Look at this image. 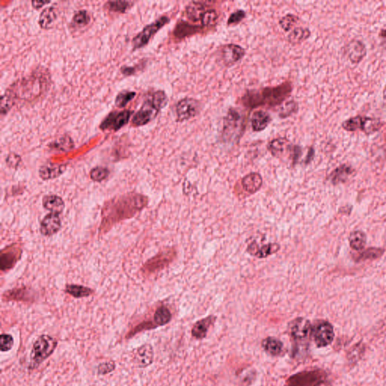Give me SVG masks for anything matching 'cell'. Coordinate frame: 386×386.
Listing matches in <instances>:
<instances>
[{
	"label": "cell",
	"mask_w": 386,
	"mask_h": 386,
	"mask_svg": "<svg viewBox=\"0 0 386 386\" xmlns=\"http://www.w3.org/2000/svg\"><path fill=\"white\" fill-rule=\"evenodd\" d=\"M216 317L214 315H209L206 318H202L199 321H196L193 325L192 336L197 340H202L205 338L208 334V329L214 324Z\"/></svg>",
	"instance_id": "7402d4cb"
},
{
	"label": "cell",
	"mask_w": 386,
	"mask_h": 386,
	"mask_svg": "<svg viewBox=\"0 0 386 386\" xmlns=\"http://www.w3.org/2000/svg\"><path fill=\"white\" fill-rule=\"evenodd\" d=\"M42 205L45 209L56 214H60L65 208V204L62 198L56 195L45 196L42 199Z\"/></svg>",
	"instance_id": "4316f807"
},
{
	"label": "cell",
	"mask_w": 386,
	"mask_h": 386,
	"mask_svg": "<svg viewBox=\"0 0 386 386\" xmlns=\"http://www.w3.org/2000/svg\"><path fill=\"white\" fill-rule=\"evenodd\" d=\"M291 92V83L285 81L277 86L247 91L241 97V102L244 106L251 109L261 106L272 107L282 105Z\"/></svg>",
	"instance_id": "7a4b0ae2"
},
{
	"label": "cell",
	"mask_w": 386,
	"mask_h": 386,
	"mask_svg": "<svg viewBox=\"0 0 386 386\" xmlns=\"http://www.w3.org/2000/svg\"><path fill=\"white\" fill-rule=\"evenodd\" d=\"M20 161H21V158L20 155L15 153H9L6 159V164L12 169H17L19 166Z\"/></svg>",
	"instance_id": "c3c4849f"
},
{
	"label": "cell",
	"mask_w": 386,
	"mask_h": 386,
	"mask_svg": "<svg viewBox=\"0 0 386 386\" xmlns=\"http://www.w3.org/2000/svg\"><path fill=\"white\" fill-rule=\"evenodd\" d=\"M315 386H332V385L328 381L321 380L318 383L315 384Z\"/></svg>",
	"instance_id": "f5cc1de1"
},
{
	"label": "cell",
	"mask_w": 386,
	"mask_h": 386,
	"mask_svg": "<svg viewBox=\"0 0 386 386\" xmlns=\"http://www.w3.org/2000/svg\"><path fill=\"white\" fill-rule=\"evenodd\" d=\"M171 21L170 18L163 15L160 17L158 19L155 20L153 23L144 26V29L136 34L134 39H132V48L133 51L141 49L144 48L146 45H148L150 39L161 29L167 25Z\"/></svg>",
	"instance_id": "52a82bcc"
},
{
	"label": "cell",
	"mask_w": 386,
	"mask_h": 386,
	"mask_svg": "<svg viewBox=\"0 0 386 386\" xmlns=\"http://www.w3.org/2000/svg\"><path fill=\"white\" fill-rule=\"evenodd\" d=\"M61 221L59 214L50 213L41 222L40 232L45 236H51L61 230Z\"/></svg>",
	"instance_id": "ac0fdd59"
},
{
	"label": "cell",
	"mask_w": 386,
	"mask_h": 386,
	"mask_svg": "<svg viewBox=\"0 0 386 386\" xmlns=\"http://www.w3.org/2000/svg\"><path fill=\"white\" fill-rule=\"evenodd\" d=\"M9 249V247H7L6 250L2 251L1 257H0V266H1L2 271L12 269L21 256L22 251L18 247L15 249L14 246H11L10 249Z\"/></svg>",
	"instance_id": "d6986e66"
},
{
	"label": "cell",
	"mask_w": 386,
	"mask_h": 386,
	"mask_svg": "<svg viewBox=\"0 0 386 386\" xmlns=\"http://www.w3.org/2000/svg\"><path fill=\"white\" fill-rule=\"evenodd\" d=\"M90 21V14L87 10L81 9V10L78 11L74 14L70 24L73 26V27L81 28L87 26Z\"/></svg>",
	"instance_id": "74e56055"
},
{
	"label": "cell",
	"mask_w": 386,
	"mask_h": 386,
	"mask_svg": "<svg viewBox=\"0 0 386 386\" xmlns=\"http://www.w3.org/2000/svg\"><path fill=\"white\" fill-rule=\"evenodd\" d=\"M48 147L51 150L59 152H69L74 149L75 144L73 139L67 134L61 136L56 141H52L48 144Z\"/></svg>",
	"instance_id": "4dcf8cb0"
},
{
	"label": "cell",
	"mask_w": 386,
	"mask_h": 386,
	"mask_svg": "<svg viewBox=\"0 0 386 386\" xmlns=\"http://www.w3.org/2000/svg\"><path fill=\"white\" fill-rule=\"evenodd\" d=\"M263 183V177L257 172H251L241 179L243 189L251 195L258 192L261 189Z\"/></svg>",
	"instance_id": "44dd1931"
},
{
	"label": "cell",
	"mask_w": 386,
	"mask_h": 386,
	"mask_svg": "<svg viewBox=\"0 0 386 386\" xmlns=\"http://www.w3.org/2000/svg\"><path fill=\"white\" fill-rule=\"evenodd\" d=\"M312 332V326L309 320L297 318L290 324V334L295 340H304Z\"/></svg>",
	"instance_id": "9a60e30c"
},
{
	"label": "cell",
	"mask_w": 386,
	"mask_h": 386,
	"mask_svg": "<svg viewBox=\"0 0 386 386\" xmlns=\"http://www.w3.org/2000/svg\"><path fill=\"white\" fill-rule=\"evenodd\" d=\"M58 14L54 6L45 8L41 12L39 18V25L42 29L48 30L51 27L56 19Z\"/></svg>",
	"instance_id": "f1b7e54d"
},
{
	"label": "cell",
	"mask_w": 386,
	"mask_h": 386,
	"mask_svg": "<svg viewBox=\"0 0 386 386\" xmlns=\"http://www.w3.org/2000/svg\"><path fill=\"white\" fill-rule=\"evenodd\" d=\"M133 115L134 111L131 109L113 111L103 119L99 128L101 131H119L130 122Z\"/></svg>",
	"instance_id": "ba28073f"
},
{
	"label": "cell",
	"mask_w": 386,
	"mask_h": 386,
	"mask_svg": "<svg viewBox=\"0 0 386 386\" xmlns=\"http://www.w3.org/2000/svg\"><path fill=\"white\" fill-rule=\"evenodd\" d=\"M65 292L75 298L88 297L93 294L94 290L87 287L78 285H67Z\"/></svg>",
	"instance_id": "d590c367"
},
{
	"label": "cell",
	"mask_w": 386,
	"mask_h": 386,
	"mask_svg": "<svg viewBox=\"0 0 386 386\" xmlns=\"http://www.w3.org/2000/svg\"><path fill=\"white\" fill-rule=\"evenodd\" d=\"M200 102L193 97L181 99L176 104L177 122H183L196 117L200 111Z\"/></svg>",
	"instance_id": "30bf717a"
},
{
	"label": "cell",
	"mask_w": 386,
	"mask_h": 386,
	"mask_svg": "<svg viewBox=\"0 0 386 386\" xmlns=\"http://www.w3.org/2000/svg\"><path fill=\"white\" fill-rule=\"evenodd\" d=\"M323 378L320 370H311L296 373L287 381L288 386H312L318 383Z\"/></svg>",
	"instance_id": "7c38bea8"
},
{
	"label": "cell",
	"mask_w": 386,
	"mask_h": 386,
	"mask_svg": "<svg viewBox=\"0 0 386 386\" xmlns=\"http://www.w3.org/2000/svg\"><path fill=\"white\" fill-rule=\"evenodd\" d=\"M290 144L289 140L286 137H279L271 140L268 144L267 149L269 153L274 157L279 158L285 153V151H290Z\"/></svg>",
	"instance_id": "d4e9b609"
},
{
	"label": "cell",
	"mask_w": 386,
	"mask_h": 386,
	"mask_svg": "<svg viewBox=\"0 0 386 386\" xmlns=\"http://www.w3.org/2000/svg\"><path fill=\"white\" fill-rule=\"evenodd\" d=\"M310 36L311 31L309 28L297 26V27L293 28L291 31H290L287 39L290 43L295 45V44L301 43V42L307 40Z\"/></svg>",
	"instance_id": "1f68e13d"
},
{
	"label": "cell",
	"mask_w": 386,
	"mask_h": 386,
	"mask_svg": "<svg viewBox=\"0 0 386 386\" xmlns=\"http://www.w3.org/2000/svg\"><path fill=\"white\" fill-rule=\"evenodd\" d=\"M384 251L382 249H376V247H370L359 254L357 260H375L379 258L383 254Z\"/></svg>",
	"instance_id": "ee69618b"
},
{
	"label": "cell",
	"mask_w": 386,
	"mask_h": 386,
	"mask_svg": "<svg viewBox=\"0 0 386 386\" xmlns=\"http://www.w3.org/2000/svg\"><path fill=\"white\" fill-rule=\"evenodd\" d=\"M367 47L363 42L353 39L345 46L344 53L352 64H359L367 56Z\"/></svg>",
	"instance_id": "5bb4252c"
},
{
	"label": "cell",
	"mask_w": 386,
	"mask_h": 386,
	"mask_svg": "<svg viewBox=\"0 0 386 386\" xmlns=\"http://www.w3.org/2000/svg\"><path fill=\"white\" fill-rule=\"evenodd\" d=\"M58 346L56 338L48 335H41L34 342L31 353V362L28 369L37 368L47 359L54 353Z\"/></svg>",
	"instance_id": "5b68a950"
},
{
	"label": "cell",
	"mask_w": 386,
	"mask_h": 386,
	"mask_svg": "<svg viewBox=\"0 0 386 386\" xmlns=\"http://www.w3.org/2000/svg\"><path fill=\"white\" fill-rule=\"evenodd\" d=\"M203 29L202 26H196V25L189 24L186 21H180L177 23L174 28V36L176 38L183 39L189 36L198 34Z\"/></svg>",
	"instance_id": "484cf974"
},
{
	"label": "cell",
	"mask_w": 386,
	"mask_h": 386,
	"mask_svg": "<svg viewBox=\"0 0 386 386\" xmlns=\"http://www.w3.org/2000/svg\"><path fill=\"white\" fill-rule=\"evenodd\" d=\"M172 319V314L169 308L161 306L155 310L153 321L156 327H161L169 324Z\"/></svg>",
	"instance_id": "d6a6232c"
},
{
	"label": "cell",
	"mask_w": 386,
	"mask_h": 386,
	"mask_svg": "<svg viewBox=\"0 0 386 386\" xmlns=\"http://www.w3.org/2000/svg\"><path fill=\"white\" fill-rule=\"evenodd\" d=\"M245 56V50L237 44H226L221 48V58L227 67H231Z\"/></svg>",
	"instance_id": "4fadbf2b"
},
{
	"label": "cell",
	"mask_w": 386,
	"mask_h": 386,
	"mask_svg": "<svg viewBox=\"0 0 386 386\" xmlns=\"http://www.w3.org/2000/svg\"><path fill=\"white\" fill-rule=\"evenodd\" d=\"M14 345V338L10 334H3L1 335V351H9L12 349Z\"/></svg>",
	"instance_id": "bcb514c9"
},
{
	"label": "cell",
	"mask_w": 386,
	"mask_h": 386,
	"mask_svg": "<svg viewBox=\"0 0 386 386\" xmlns=\"http://www.w3.org/2000/svg\"><path fill=\"white\" fill-rule=\"evenodd\" d=\"M109 171L107 168L97 166L91 170L90 177L93 181L101 182L109 177Z\"/></svg>",
	"instance_id": "7bdbcfd3"
},
{
	"label": "cell",
	"mask_w": 386,
	"mask_h": 386,
	"mask_svg": "<svg viewBox=\"0 0 386 386\" xmlns=\"http://www.w3.org/2000/svg\"><path fill=\"white\" fill-rule=\"evenodd\" d=\"M169 103V97L163 90L150 92L146 96L139 111L133 116L131 125L142 127L148 125L158 116Z\"/></svg>",
	"instance_id": "3957f363"
},
{
	"label": "cell",
	"mask_w": 386,
	"mask_h": 386,
	"mask_svg": "<svg viewBox=\"0 0 386 386\" xmlns=\"http://www.w3.org/2000/svg\"><path fill=\"white\" fill-rule=\"evenodd\" d=\"M271 122L270 114L266 111L258 109L254 111L251 116V123L254 132H261L264 131Z\"/></svg>",
	"instance_id": "ffe728a7"
},
{
	"label": "cell",
	"mask_w": 386,
	"mask_h": 386,
	"mask_svg": "<svg viewBox=\"0 0 386 386\" xmlns=\"http://www.w3.org/2000/svg\"><path fill=\"white\" fill-rule=\"evenodd\" d=\"M116 368L115 362L113 361L101 363L97 367V373L99 375H106L114 371Z\"/></svg>",
	"instance_id": "7dc6e473"
},
{
	"label": "cell",
	"mask_w": 386,
	"mask_h": 386,
	"mask_svg": "<svg viewBox=\"0 0 386 386\" xmlns=\"http://www.w3.org/2000/svg\"><path fill=\"white\" fill-rule=\"evenodd\" d=\"M136 95V92L133 91L122 90L119 92L115 99L116 107L123 109L135 97Z\"/></svg>",
	"instance_id": "f35d334b"
},
{
	"label": "cell",
	"mask_w": 386,
	"mask_h": 386,
	"mask_svg": "<svg viewBox=\"0 0 386 386\" xmlns=\"http://www.w3.org/2000/svg\"><path fill=\"white\" fill-rule=\"evenodd\" d=\"M367 237L363 232L354 231L349 235V244L351 249L355 251H362L366 245Z\"/></svg>",
	"instance_id": "8d00e7d4"
},
{
	"label": "cell",
	"mask_w": 386,
	"mask_h": 386,
	"mask_svg": "<svg viewBox=\"0 0 386 386\" xmlns=\"http://www.w3.org/2000/svg\"><path fill=\"white\" fill-rule=\"evenodd\" d=\"M314 155H315V150H314V149L312 148V147H311V148L309 149V151L308 155H307V159H306V163H307V164H308V163L310 162V161H312V158H313Z\"/></svg>",
	"instance_id": "816d5d0a"
},
{
	"label": "cell",
	"mask_w": 386,
	"mask_h": 386,
	"mask_svg": "<svg viewBox=\"0 0 386 386\" xmlns=\"http://www.w3.org/2000/svg\"><path fill=\"white\" fill-rule=\"evenodd\" d=\"M3 298L7 301H30L31 299V293L26 288H18L5 292Z\"/></svg>",
	"instance_id": "836d02e7"
},
{
	"label": "cell",
	"mask_w": 386,
	"mask_h": 386,
	"mask_svg": "<svg viewBox=\"0 0 386 386\" xmlns=\"http://www.w3.org/2000/svg\"><path fill=\"white\" fill-rule=\"evenodd\" d=\"M354 172V169L351 166H347V164H343V166L337 168L330 174L329 178H330L331 182L334 184H337V183L346 182L352 175Z\"/></svg>",
	"instance_id": "f546056e"
},
{
	"label": "cell",
	"mask_w": 386,
	"mask_h": 386,
	"mask_svg": "<svg viewBox=\"0 0 386 386\" xmlns=\"http://www.w3.org/2000/svg\"><path fill=\"white\" fill-rule=\"evenodd\" d=\"M299 111V105L295 100H289L282 104V107L279 109V117L282 119H286L290 116L297 114Z\"/></svg>",
	"instance_id": "60d3db41"
},
{
	"label": "cell",
	"mask_w": 386,
	"mask_h": 386,
	"mask_svg": "<svg viewBox=\"0 0 386 386\" xmlns=\"http://www.w3.org/2000/svg\"><path fill=\"white\" fill-rule=\"evenodd\" d=\"M154 360V351L153 346L149 343L143 345L136 348L133 362L140 368H145L151 365Z\"/></svg>",
	"instance_id": "2e32d148"
},
{
	"label": "cell",
	"mask_w": 386,
	"mask_h": 386,
	"mask_svg": "<svg viewBox=\"0 0 386 386\" xmlns=\"http://www.w3.org/2000/svg\"><path fill=\"white\" fill-rule=\"evenodd\" d=\"M314 341L318 347H326L331 344L334 339V330L328 321H321L312 327Z\"/></svg>",
	"instance_id": "8fae6325"
},
{
	"label": "cell",
	"mask_w": 386,
	"mask_h": 386,
	"mask_svg": "<svg viewBox=\"0 0 386 386\" xmlns=\"http://www.w3.org/2000/svg\"><path fill=\"white\" fill-rule=\"evenodd\" d=\"M384 125V122L376 118L357 116L349 118L342 123V128L348 132L362 131L366 135L379 131Z\"/></svg>",
	"instance_id": "8992f818"
},
{
	"label": "cell",
	"mask_w": 386,
	"mask_h": 386,
	"mask_svg": "<svg viewBox=\"0 0 386 386\" xmlns=\"http://www.w3.org/2000/svg\"><path fill=\"white\" fill-rule=\"evenodd\" d=\"M262 348L266 354L270 356H279L284 350V344L275 337H269L262 341Z\"/></svg>",
	"instance_id": "83f0119b"
},
{
	"label": "cell",
	"mask_w": 386,
	"mask_h": 386,
	"mask_svg": "<svg viewBox=\"0 0 386 386\" xmlns=\"http://www.w3.org/2000/svg\"><path fill=\"white\" fill-rule=\"evenodd\" d=\"M219 14L216 9H208L205 11L201 19V24L202 27H212L217 23Z\"/></svg>",
	"instance_id": "ab89813d"
},
{
	"label": "cell",
	"mask_w": 386,
	"mask_h": 386,
	"mask_svg": "<svg viewBox=\"0 0 386 386\" xmlns=\"http://www.w3.org/2000/svg\"><path fill=\"white\" fill-rule=\"evenodd\" d=\"M148 202L147 196L136 192H128L113 198L102 208L99 232L106 233L121 221L134 217L147 206Z\"/></svg>",
	"instance_id": "6da1fadb"
},
{
	"label": "cell",
	"mask_w": 386,
	"mask_h": 386,
	"mask_svg": "<svg viewBox=\"0 0 386 386\" xmlns=\"http://www.w3.org/2000/svg\"><path fill=\"white\" fill-rule=\"evenodd\" d=\"M280 249V244L278 243H269L260 247L257 241H254L247 247V252L251 256L262 259L276 254Z\"/></svg>",
	"instance_id": "e0dca14e"
},
{
	"label": "cell",
	"mask_w": 386,
	"mask_h": 386,
	"mask_svg": "<svg viewBox=\"0 0 386 386\" xmlns=\"http://www.w3.org/2000/svg\"><path fill=\"white\" fill-rule=\"evenodd\" d=\"M245 116L236 108L231 107L224 119L222 139L225 142L238 141L245 129Z\"/></svg>",
	"instance_id": "277c9868"
},
{
	"label": "cell",
	"mask_w": 386,
	"mask_h": 386,
	"mask_svg": "<svg viewBox=\"0 0 386 386\" xmlns=\"http://www.w3.org/2000/svg\"><path fill=\"white\" fill-rule=\"evenodd\" d=\"M141 64H137V65L134 66V67H128V66H123L122 68L120 69L121 73L125 76H134L140 70L141 68Z\"/></svg>",
	"instance_id": "681fc988"
},
{
	"label": "cell",
	"mask_w": 386,
	"mask_h": 386,
	"mask_svg": "<svg viewBox=\"0 0 386 386\" xmlns=\"http://www.w3.org/2000/svg\"><path fill=\"white\" fill-rule=\"evenodd\" d=\"M134 6L131 1H108L104 4L105 9L115 13L124 14Z\"/></svg>",
	"instance_id": "e575fe53"
},
{
	"label": "cell",
	"mask_w": 386,
	"mask_h": 386,
	"mask_svg": "<svg viewBox=\"0 0 386 386\" xmlns=\"http://www.w3.org/2000/svg\"><path fill=\"white\" fill-rule=\"evenodd\" d=\"M299 21V17L293 15V14L288 13L279 20V25L285 32H289L293 30V26Z\"/></svg>",
	"instance_id": "b9f144b4"
},
{
	"label": "cell",
	"mask_w": 386,
	"mask_h": 386,
	"mask_svg": "<svg viewBox=\"0 0 386 386\" xmlns=\"http://www.w3.org/2000/svg\"><path fill=\"white\" fill-rule=\"evenodd\" d=\"M49 3H51V1H32L31 2V4H32L33 8H34V9H37V10H38V9H41V8L43 7V6H45V5L49 4Z\"/></svg>",
	"instance_id": "f907efd6"
},
{
	"label": "cell",
	"mask_w": 386,
	"mask_h": 386,
	"mask_svg": "<svg viewBox=\"0 0 386 386\" xmlns=\"http://www.w3.org/2000/svg\"><path fill=\"white\" fill-rule=\"evenodd\" d=\"M67 166L66 164H49L41 166L39 171V175L43 180H53L58 178L61 174L64 173Z\"/></svg>",
	"instance_id": "603a6c76"
},
{
	"label": "cell",
	"mask_w": 386,
	"mask_h": 386,
	"mask_svg": "<svg viewBox=\"0 0 386 386\" xmlns=\"http://www.w3.org/2000/svg\"><path fill=\"white\" fill-rule=\"evenodd\" d=\"M205 3L204 2H191L185 9V16L192 22L201 21L202 15L208 7L205 6Z\"/></svg>",
	"instance_id": "cb8c5ba5"
},
{
	"label": "cell",
	"mask_w": 386,
	"mask_h": 386,
	"mask_svg": "<svg viewBox=\"0 0 386 386\" xmlns=\"http://www.w3.org/2000/svg\"><path fill=\"white\" fill-rule=\"evenodd\" d=\"M379 36L381 37H383V38H386V29L382 30L379 33Z\"/></svg>",
	"instance_id": "db71d44e"
},
{
	"label": "cell",
	"mask_w": 386,
	"mask_h": 386,
	"mask_svg": "<svg viewBox=\"0 0 386 386\" xmlns=\"http://www.w3.org/2000/svg\"><path fill=\"white\" fill-rule=\"evenodd\" d=\"M177 253L172 249L158 253L153 258L146 262L142 267L143 272L144 274H152L162 270L173 261Z\"/></svg>",
	"instance_id": "9c48e42d"
},
{
	"label": "cell",
	"mask_w": 386,
	"mask_h": 386,
	"mask_svg": "<svg viewBox=\"0 0 386 386\" xmlns=\"http://www.w3.org/2000/svg\"><path fill=\"white\" fill-rule=\"evenodd\" d=\"M245 11L242 10V9H238V10L235 11L229 17L228 20H227V25L228 26H235V25L241 23L245 18Z\"/></svg>",
	"instance_id": "f6af8a7d"
}]
</instances>
